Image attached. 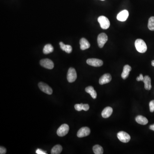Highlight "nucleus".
<instances>
[{
    "instance_id": "9b49d317",
    "label": "nucleus",
    "mask_w": 154,
    "mask_h": 154,
    "mask_svg": "<svg viewBox=\"0 0 154 154\" xmlns=\"http://www.w3.org/2000/svg\"><path fill=\"white\" fill-rule=\"evenodd\" d=\"M128 16H129V13L128 10H123L118 14L117 16V19L121 22H124L127 20Z\"/></svg>"
},
{
    "instance_id": "f8f14e48",
    "label": "nucleus",
    "mask_w": 154,
    "mask_h": 154,
    "mask_svg": "<svg viewBox=\"0 0 154 154\" xmlns=\"http://www.w3.org/2000/svg\"><path fill=\"white\" fill-rule=\"evenodd\" d=\"M112 80L111 75L108 73L104 74L101 77L99 80L100 84L103 85L109 83Z\"/></svg>"
},
{
    "instance_id": "7ed1b4c3",
    "label": "nucleus",
    "mask_w": 154,
    "mask_h": 154,
    "mask_svg": "<svg viewBox=\"0 0 154 154\" xmlns=\"http://www.w3.org/2000/svg\"><path fill=\"white\" fill-rule=\"evenodd\" d=\"M77 77L76 72L74 68H70L67 73V78L70 83H72L76 80Z\"/></svg>"
},
{
    "instance_id": "b1692460",
    "label": "nucleus",
    "mask_w": 154,
    "mask_h": 154,
    "mask_svg": "<svg viewBox=\"0 0 154 154\" xmlns=\"http://www.w3.org/2000/svg\"><path fill=\"white\" fill-rule=\"evenodd\" d=\"M83 104H76L75 105V109L78 111H81L83 110Z\"/></svg>"
},
{
    "instance_id": "4be33fe9",
    "label": "nucleus",
    "mask_w": 154,
    "mask_h": 154,
    "mask_svg": "<svg viewBox=\"0 0 154 154\" xmlns=\"http://www.w3.org/2000/svg\"><path fill=\"white\" fill-rule=\"evenodd\" d=\"M93 151L95 154H102L103 153V149L101 146L96 145L93 147Z\"/></svg>"
},
{
    "instance_id": "ddd939ff",
    "label": "nucleus",
    "mask_w": 154,
    "mask_h": 154,
    "mask_svg": "<svg viewBox=\"0 0 154 154\" xmlns=\"http://www.w3.org/2000/svg\"><path fill=\"white\" fill-rule=\"evenodd\" d=\"M80 48L81 50H84L88 49L90 47V44L89 42L84 38H82L80 41Z\"/></svg>"
},
{
    "instance_id": "2f4dec72",
    "label": "nucleus",
    "mask_w": 154,
    "mask_h": 154,
    "mask_svg": "<svg viewBox=\"0 0 154 154\" xmlns=\"http://www.w3.org/2000/svg\"><path fill=\"white\" fill-rule=\"evenodd\" d=\"M101 1H104V0H101Z\"/></svg>"
},
{
    "instance_id": "412c9836",
    "label": "nucleus",
    "mask_w": 154,
    "mask_h": 154,
    "mask_svg": "<svg viewBox=\"0 0 154 154\" xmlns=\"http://www.w3.org/2000/svg\"><path fill=\"white\" fill-rule=\"evenodd\" d=\"M54 51V48L51 44H47L43 48V53L45 54H48L53 52Z\"/></svg>"
},
{
    "instance_id": "f257e3e1",
    "label": "nucleus",
    "mask_w": 154,
    "mask_h": 154,
    "mask_svg": "<svg viewBox=\"0 0 154 154\" xmlns=\"http://www.w3.org/2000/svg\"><path fill=\"white\" fill-rule=\"evenodd\" d=\"M135 46L137 51L140 53L146 52L147 49L146 43L144 40L140 39H138L135 41Z\"/></svg>"
},
{
    "instance_id": "423d86ee",
    "label": "nucleus",
    "mask_w": 154,
    "mask_h": 154,
    "mask_svg": "<svg viewBox=\"0 0 154 154\" xmlns=\"http://www.w3.org/2000/svg\"><path fill=\"white\" fill-rule=\"evenodd\" d=\"M108 40V37L105 33H101L99 34L97 38L98 46L99 47L102 48Z\"/></svg>"
},
{
    "instance_id": "2eb2a0df",
    "label": "nucleus",
    "mask_w": 154,
    "mask_h": 154,
    "mask_svg": "<svg viewBox=\"0 0 154 154\" xmlns=\"http://www.w3.org/2000/svg\"><path fill=\"white\" fill-rule=\"evenodd\" d=\"M113 113V109L110 107H107L103 110L102 115L104 118L109 117Z\"/></svg>"
},
{
    "instance_id": "39448f33",
    "label": "nucleus",
    "mask_w": 154,
    "mask_h": 154,
    "mask_svg": "<svg viewBox=\"0 0 154 154\" xmlns=\"http://www.w3.org/2000/svg\"><path fill=\"white\" fill-rule=\"evenodd\" d=\"M117 138L120 141L124 143L128 142L131 139L130 135L127 133L123 131L118 133Z\"/></svg>"
},
{
    "instance_id": "a211bd4d",
    "label": "nucleus",
    "mask_w": 154,
    "mask_h": 154,
    "mask_svg": "<svg viewBox=\"0 0 154 154\" xmlns=\"http://www.w3.org/2000/svg\"><path fill=\"white\" fill-rule=\"evenodd\" d=\"M85 91L87 93L90 94L93 99H96V97H97V93L94 89L93 87L89 86L86 87L85 89Z\"/></svg>"
},
{
    "instance_id": "f3484780",
    "label": "nucleus",
    "mask_w": 154,
    "mask_h": 154,
    "mask_svg": "<svg viewBox=\"0 0 154 154\" xmlns=\"http://www.w3.org/2000/svg\"><path fill=\"white\" fill-rule=\"evenodd\" d=\"M135 120L138 123L142 125H146L148 123V120L147 118L142 116H137L135 118Z\"/></svg>"
},
{
    "instance_id": "4468645a",
    "label": "nucleus",
    "mask_w": 154,
    "mask_h": 154,
    "mask_svg": "<svg viewBox=\"0 0 154 154\" xmlns=\"http://www.w3.org/2000/svg\"><path fill=\"white\" fill-rule=\"evenodd\" d=\"M132 70V68L130 65H126L124 66L123 70L122 72L121 76L122 78L123 79H125L128 78L129 75V72Z\"/></svg>"
},
{
    "instance_id": "393cba45",
    "label": "nucleus",
    "mask_w": 154,
    "mask_h": 154,
    "mask_svg": "<svg viewBox=\"0 0 154 154\" xmlns=\"http://www.w3.org/2000/svg\"><path fill=\"white\" fill-rule=\"evenodd\" d=\"M149 105L150 112H153L154 111V100L151 101L149 103Z\"/></svg>"
},
{
    "instance_id": "aec40b11",
    "label": "nucleus",
    "mask_w": 154,
    "mask_h": 154,
    "mask_svg": "<svg viewBox=\"0 0 154 154\" xmlns=\"http://www.w3.org/2000/svg\"><path fill=\"white\" fill-rule=\"evenodd\" d=\"M63 148L60 145H57L53 147L51 150V154H59L61 153Z\"/></svg>"
},
{
    "instance_id": "c756f323",
    "label": "nucleus",
    "mask_w": 154,
    "mask_h": 154,
    "mask_svg": "<svg viewBox=\"0 0 154 154\" xmlns=\"http://www.w3.org/2000/svg\"><path fill=\"white\" fill-rule=\"evenodd\" d=\"M149 128L151 130H153V131H154V124L150 125V127H149Z\"/></svg>"
},
{
    "instance_id": "c85d7f7f",
    "label": "nucleus",
    "mask_w": 154,
    "mask_h": 154,
    "mask_svg": "<svg viewBox=\"0 0 154 154\" xmlns=\"http://www.w3.org/2000/svg\"><path fill=\"white\" fill-rule=\"evenodd\" d=\"M144 79V77L143 76V75L142 74H140L139 76L137 77V80L138 81H142Z\"/></svg>"
},
{
    "instance_id": "0eeeda50",
    "label": "nucleus",
    "mask_w": 154,
    "mask_h": 154,
    "mask_svg": "<svg viewBox=\"0 0 154 154\" xmlns=\"http://www.w3.org/2000/svg\"><path fill=\"white\" fill-rule=\"evenodd\" d=\"M38 86L39 88L42 92L48 95H51L53 93V90L51 87L45 83L43 82H40L39 83Z\"/></svg>"
},
{
    "instance_id": "cd10ccee",
    "label": "nucleus",
    "mask_w": 154,
    "mask_h": 154,
    "mask_svg": "<svg viewBox=\"0 0 154 154\" xmlns=\"http://www.w3.org/2000/svg\"><path fill=\"white\" fill-rule=\"evenodd\" d=\"M89 105L88 104H83V110L84 111H87L89 109Z\"/></svg>"
},
{
    "instance_id": "dca6fc26",
    "label": "nucleus",
    "mask_w": 154,
    "mask_h": 154,
    "mask_svg": "<svg viewBox=\"0 0 154 154\" xmlns=\"http://www.w3.org/2000/svg\"><path fill=\"white\" fill-rule=\"evenodd\" d=\"M144 83V87L146 90H150L152 88L151 78L149 76H146L144 77V79L142 80Z\"/></svg>"
},
{
    "instance_id": "9d476101",
    "label": "nucleus",
    "mask_w": 154,
    "mask_h": 154,
    "mask_svg": "<svg viewBox=\"0 0 154 154\" xmlns=\"http://www.w3.org/2000/svg\"><path fill=\"white\" fill-rule=\"evenodd\" d=\"M90 133V128L87 127L81 128L79 130L77 133V136L78 138H83L88 136Z\"/></svg>"
},
{
    "instance_id": "f03ea898",
    "label": "nucleus",
    "mask_w": 154,
    "mask_h": 154,
    "mask_svg": "<svg viewBox=\"0 0 154 154\" xmlns=\"http://www.w3.org/2000/svg\"><path fill=\"white\" fill-rule=\"evenodd\" d=\"M98 21L101 27L103 29H108L110 26V22L109 19L104 16H100L98 18Z\"/></svg>"
},
{
    "instance_id": "7c9ffc66",
    "label": "nucleus",
    "mask_w": 154,
    "mask_h": 154,
    "mask_svg": "<svg viewBox=\"0 0 154 154\" xmlns=\"http://www.w3.org/2000/svg\"><path fill=\"white\" fill-rule=\"evenodd\" d=\"M152 65H153V66H154V61H152Z\"/></svg>"
},
{
    "instance_id": "6e6552de",
    "label": "nucleus",
    "mask_w": 154,
    "mask_h": 154,
    "mask_svg": "<svg viewBox=\"0 0 154 154\" xmlns=\"http://www.w3.org/2000/svg\"><path fill=\"white\" fill-rule=\"evenodd\" d=\"M87 63L91 66L94 67H100L103 64V62L102 60L95 58H90L87 59Z\"/></svg>"
},
{
    "instance_id": "a878e982",
    "label": "nucleus",
    "mask_w": 154,
    "mask_h": 154,
    "mask_svg": "<svg viewBox=\"0 0 154 154\" xmlns=\"http://www.w3.org/2000/svg\"><path fill=\"white\" fill-rule=\"evenodd\" d=\"M36 153L37 154H47L46 152V151H43V150H42L41 149H37L36 151Z\"/></svg>"
},
{
    "instance_id": "20e7f679",
    "label": "nucleus",
    "mask_w": 154,
    "mask_h": 154,
    "mask_svg": "<svg viewBox=\"0 0 154 154\" xmlns=\"http://www.w3.org/2000/svg\"><path fill=\"white\" fill-rule=\"evenodd\" d=\"M70 130L69 125L66 124H64L61 125L57 129V133L60 137H63L68 134Z\"/></svg>"
},
{
    "instance_id": "6ab92c4d",
    "label": "nucleus",
    "mask_w": 154,
    "mask_h": 154,
    "mask_svg": "<svg viewBox=\"0 0 154 154\" xmlns=\"http://www.w3.org/2000/svg\"><path fill=\"white\" fill-rule=\"evenodd\" d=\"M60 45L62 50L65 51L66 53L70 54L72 51V47L70 45H65L63 42H60Z\"/></svg>"
},
{
    "instance_id": "5701e85b",
    "label": "nucleus",
    "mask_w": 154,
    "mask_h": 154,
    "mask_svg": "<svg viewBox=\"0 0 154 154\" xmlns=\"http://www.w3.org/2000/svg\"><path fill=\"white\" fill-rule=\"evenodd\" d=\"M149 29L150 31H154V17L152 16L149 19L148 24Z\"/></svg>"
},
{
    "instance_id": "bb28decb",
    "label": "nucleus",
    "mask_w": 154,
    "mask_h": 154,
    "mask_svg": "<svg viewBox=\"0 0 154 154\" xmlns=\"http://www.w3.org/2000/svg\"><path fill=\"white\" fill-rule=\"evenodd\" d=\"M6 153V149L5 148L1 146L0 147V154H5Z\"/></svg>"
},
{
    "instance_id": "1a4fd4ad",
    "label": "nucleus",
    "mask_w": 154,
    "mask_h": 154,
    "mask_svg": "<svg viewBox=\"0 0 154 154\" xmlns=\"http://www.w3.org/2000/svg\"><path fill=\"white\" fill-rule=\"evenodd\" d=\"M40 64L44 68L49 70H51L54 67V63L50 59H42L40 61Z\"/></svg>"
}]
</instances>
